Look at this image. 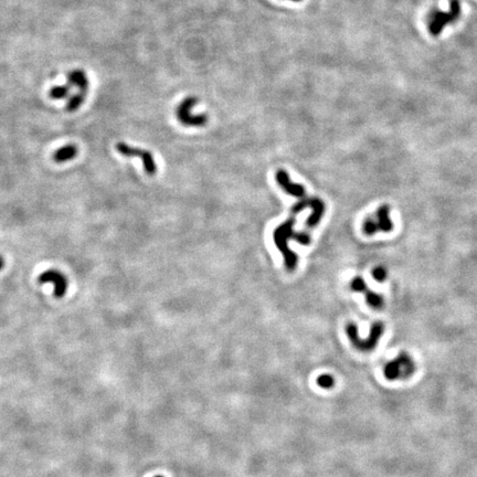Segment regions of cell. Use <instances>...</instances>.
<instances>
[{"mask_svg":"<svg viewBox=\"0 0 477 477\" xmlns=\"http://www.w3.org/2000/svg\"><path fill=\"white\" fill-rule=\"evenodd\" d=\"M296 223L295 217H291L285 222L278 225L273 232V240L276 247L278 249L284 258L285 266L289 271H294L296 269L298 258L295 252H293L289 247L288 241L290 239L298 242L302 245H308L311 243V237L305 232H295L294 225Z\"/></svg>","mask_w":477,"mask_h":477,"instance_id":"cell-1","label":"cell"},{"mask_svg":"<svg viewBox=\"0 0 477 477\" xmlns=\"http://www.w3.org/2000/svg\"><path fill=\"white\" fill-rule=\"evenodd\" d=\"M4 265H5V260L2 255H0V271H2L4 269Z\"/></svg>","mask_w":477,"mask_h":477,"instance_id":"cell-19","label":"cell"},{"mask_svg":"<svg viewBox=\"0 0 477 477\" xmlns=\"http://www.w3.org/2000/svg\"><path fill=\"white\" fill-rule=\"evenodd\" d=\"M116 150L119 151L121 155L125 156V157H138L141 158L144 165V169L146 174L148 175H155L157 171V166L155 163V159H154L152 154L149 150L142 149V148H137V147H131V146L125 144V143H117L116 144Z\"/></svg>","mask_w":477,"mask_h":477,"instance_id":"cell-8","label":"cell"},{"mask_svg":"<svg viewBox=\"0 0 477 477\" xmlns=\"http://www.w3.org/2000/svg\"><path fill=\"white\" fill-rule=\"evenodd\" d=\"M290 2H293V3H299L300 0H290Z\"/></svg>","mask_w":477,"mask_h":477,"instance_id":"cell-20","label":"cell"},{"mask_svg":"<svg viewBox=\"0 0 477 477\" xmlns=\"http://www.w3.org/2000/svg\"><path fill=\"white\" fill-rule=\"evenodd\" d=\"M416 365L408 352L402 351L392 360L389 361L384 369L385 377L390 381L406 380L413 375Z\"/></svg>","mask_w":477,"mask_h":477,"instance_id":"cell-3","label":"cell"},{"mask_svg":"<svg viewBox=\"0 0 477 477\" xmlns=\"http://www.w3.org/2000/svg\"><path fill=\"white\" fill-rule=\"evenodd\" d=\"M38 281L40 284L51 283L54 286L53 294L56 298H61L65 295L68 290V280L60 271L48 270L39 275Z\"/></svg>","mask_w":477,"mask_h":477,"instance_id":"cell-9","label":"cell"},{"mask_svg":"<svg viewBox=\"0 0 477 477\" xmlns=\"http://www.w3.org/2000/svg\"><path fill=\"white\" fill-rule=\"evenodd\" d=\"M78 147L75 145H67L63 146V147L59 148L53 155V159L55 163H65V161H69L73 158H75L78 155Z\"/></svg>","mask_w":477,"mask_h":477,"instance_id":"cell-12","label":"cell"},{"mask_svg":"<svg viewBox=\"0 0 477 477\" xmlns=\"http://www.w3.org/2000/svg\"><path fill=\"white\" fill-rule=\"evenodd\" d=\"M461 13V4L459 0H451L450 11L445 13L441 11H434L429 25V30L432 35H438L443 30L445 25L454 23Z\"/></svg>","mask_w":477,"mask_h":477,"instance_id":"cell-7","label":"cell"},{"mask_svg":"<svg viewBox=\"0 0 477 477\" xmlns=\"http://www.w3.org/2000/svg\"><path fill=\"white\" fill-rule=\"evenodd\" d=\"M84 100H85V94H83V93H79V94L73 95V98H71V100L68 103L67 109L69 112H75L77 109H79L80 106L83 104Z\"/></svg>","mask_w":477,"mask_h":477,"instance_id":"cell-15","label":"cell"},{"mask_svg":"<svg viewBox=\"0 0 477 477\" xmlns=\"http://www.w3.org/2000/svg\"><path fill=\"white\" fill-rule=\"evenodd\" d=\"M393 230L391 219V208L388 204H383L377 209L373 218H367L362 224V231L366 236H373L378 232L389 233Z\"/></svg>","mask_w":477,"mask_h":477,"instance_id":"cell-4","label":"cell"},{"mask_svg":"<svg viewBox=\"0 0 477 477\" xmlns=\"http://www.w3.org/2000/svg\"><path fill=\"white\" fill-rule=\"evenodd\" d=\"M372 277L375 278L377 282L383 283L388 278V271L385 266H377L372 270Z\"/></svg>","mask_w":477,"mask_h":477,"instance_id":"cell-18","label":"cell"},{"mask_svg":"<svg viewBox=\"0 0 477 477\" xmlns=\"http://www.w3.org/2000/svg\"><path fill=\"white\" fill-rule=\"evenodd\" d=\"M306 208H311L313 210V214L307 219L306 226L314 227L317 224H319L320 220L322 216H324L325 210H326L325 202L321 199H319V198H307V199L300 200L293 205V207L291 208V212L293 215H297L300 211H303Z\"/></svg>","mask_w":477,"mask_h":477,"instance_id":"cell-6","label":"cell"},{"mask_svg":"<svg viewBox=\"0 0 477 477\" xmlns=\"http://www.w3.org/2000/svg\"><path fill=\"white\" fill-rule=\"evenodd\" d=\"M317 385L320 388L330 389V388H333L334 385H335V379H334L333 376L327 375V373H324V375H321V376H319L317 378Z\"/></svg>","mask_w":477,"mask_h":477,"instance_id":"cell-17","label":"cell"},{"mask_svg":"<svg viewBox=\"0 0 477 477\" xmlns=\"http://www.w3.org/2000/svg\"><path fill=\"white\" fill-rule=\"evenodd\" d=\"M275 177H276L277 183L280 185V187L284 190L285 193H288L289 195L296 197V198H305V195H306L305 188L303 187V185H300V183L292 182L288 171H285L284 169L277 170Z\"/></svg>","mask_w":477,"mask_h":477,"instance_id":"cell-10","label":"cell"},{"mask_svg":"<svg viewBox=\"0 0 477 477\" xmlns=\"http://www.w3.org/2000/svg\"><path fill=\"white\" fill-rule=\"evenodd\" d=\"M346 333L352 346L360 351H371L377 347L379 340L385 333V324L383 321L373 322L367 338H361L358 333V326L355 322H349L346 326Z\"/></svg>","mask_w":477,"mask_h":477,"instance_id":"cell-2","label":"cell"},{"mask_svg":"<svg viewBox=\"0 0 477 477\" xmlns=\"http://www.w3.org/2000/svg\"><path fill=\"white\" fill-rule=\"evenodd\" d=\"M155 477H164V476H155Z\"/></svg>","mask_w":477,"mask_h":477,"instance_id":"cell-21","label":"cell"},{"mask_svg":"<svg viewBox=\"0 0 477 477\" xmlns=\"http://www.w3.org/2000/svg\"><path fill=\"white\" fill-rule=\"evenodd\" d=\"M68 80H69V84L77 85L81 90V93L86 94L87 90H89L90 82H89V80H87L86 74L83 72V70L72 71L68 75Z\"/></svg>","mask_w":477,"mask_h":477,"instance_id":"cell-11","label":"cell"},{"mask_svg":"<svg viewBox=\"0 0 477 477\" xmlns=\"http://www.w3.org/2000/svg\"><path fill=\"white\" fill-rule=\"evenodd\" d=\"M350 289L356 293H361V294H364L367 289H368V286H367L365 280L361 276H356L352 278L350 282Z\"/></svg>","mask_w":477,"mask_h":477,"instance_id":"cell-16","label":"cell"},{"mask_svg":"<svg viewBox=\"0 0 477 477\" xmlns=\"http://www.w3.org/2000/svg\"><path fill=\"white\" fill-rule=\"evenodd\" d=\"M199 103L197 97H188L183 100L176 108V116L178 121L185 126L201 127L208 123L207 114H194L193 109Z\"/></svg>","mask_w":477,"mask_h":477,"instance_id":"cell-5","label":"cell"},{"mask_svg":"<svg viewBox=\"0 0 477 477\" xmlns=\"http://www.w3.org/2000/svg\"><path fill=\"white\" fill-rule=\"evenodd\" d=\"M366 296L367 304H368L370 307L375 308V310H380L383 308L385 305V298L384 296L379 294V293H376L375 291L367 289V291L364 293Z\"/></svg>","mask_w":477,"mask_h":477,"instance_id":"cell-13","label":"cell"},{"mask_svg":"<svg viewBox=\"0 0 477 477\" xmlns=\"http://www.w3.org/2000/svg\"><path fill=\"white\" fill-rule=\"evenodd\" d=\"M70 84L68 85H56L53 86L49 92V97L53 100H62L69 95Z\"/></svg>","mask_w":477,"mask_h":477,"instance_id":"cell-14","label":"cell"}]
</instances>
